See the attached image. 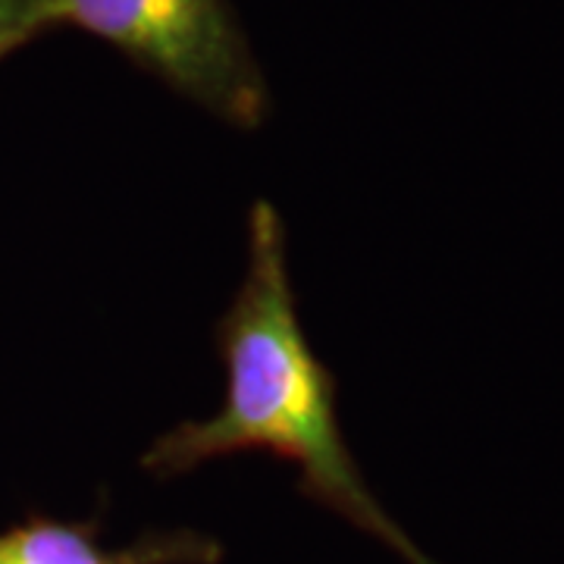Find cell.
I'll return each mask as SVG.
<instances>
[{"mask_svg": "<svg viewBox=\"0 0 564 564\" xmlns=\"http://www.w3.org/2000/svg\"><path fill=\"white\" fill-rule=\"evenodd\" d=\"M51 29H79L232 129L270 117V85L229 0H44Z\"/></svg>", "mask_w": 564, "mask_h": 564, "instance_id": "7a4b0ae2", "label": "cell"}, {"mask_svg": "<svg viewBox=\"0 0 564 564\" xmlns=\"http://www.w3.org/2000/svg\"><path fill=\"white\" fill-rule=\"evenodd\" d=\"M51 32L44 0H0V61Z\"/></svg>", "mask_w": 564, "mask_h": 564, "instance_id": "277c9868", "label": "cell"}, {"mask_svg": "<svg viewBox=\"0 0 564 564\" xmlns=\"http://www.w3.org/2000/svg\"><path fill=\"white\" fill-rule=\"evenodd\" d=\"M226 549L217 536L176 527L144 530L126 545L101 543V518L57 521L29 514L0 533V564H220Z\"/></svg>", "mask_w": 564, "mask_h": 564, "instance_id": "3957f363", "label": "cell"}, {"mask_svg": "<svg viewBox=\"0 0 564 564\" xmlns=\"http://www.w3.org/2000/svg\"><path fill=\"white\" fill-rule=\"evenodd\" d=\"M214 343L226 370L220 411L182 421L141 455V470L173 480L226 455L263 452L299 470V492L404 564H440L414 543L364 480L339 423L336 373L314 355L299 321L285 258V223L270 202L248 214V270Z\"/></svg>", "mask_w": 564, "mask_h": 564, "instance_id": "6da1fadb", "label": "cell"}]
</instances>
